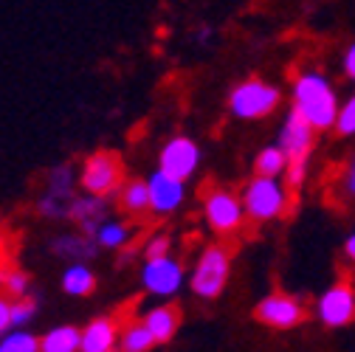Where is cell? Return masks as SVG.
<instances>
[{
    "label": "cell",
    "instance_id": "1",
    "mask_svg": "<svg viewBox=\"0 0 355 352\" xmlns=\"http://www.w3.org/2000/svg\"><path fill=\"white\" fill-rule=\"evenodd\" d=\"M291 110H296L310 127H316V133L333 130L341 105L336 85L327 79V73L313 68L296 73L291 85Z\"/></svg>",
    "mask_w": 355,
    "mask_h": 352
},
{
    "label": "cell",
    "instance_id": "2",
    "mask_svg": "<svg viewBox=\"0 0 355 352\" xmlns=\"http://www.w3.org/2000/svg\"><path fill=\"white\" fill-rule=\"evenodd\" d=\"M243 203L248 220L257 223H271L291 211L293 206V189L285 178H271V175H254L243 186Z\"/></svg>",
    "mask_w": 355,
    "mask_h": 352
},
{
    "label": "cell",
    "instance_id": "3",
    "mask_svg": "<svg viewBox=\"0 0 355 352\" xmlns=\"http://www.w3.org/2000/svg\"><path fill=\"white\" fill-rule=\"evenodd\" d=\"M277 144L288 155L285 181L291 184V189H299L304 184V178H307L310 155H313V147H316V127H310L296 110H291L285 116V121H282Z\"/></svg>",
    "mask_w": 355,
    "mask_h": 352
},
{
    "label": "cell",
    "instance_id": "4",
    "mask_svg": "<svg viewBox=\"0 0 355 352\" xmlns=\"http://www.w3.org/2000/svg\"><path fill=\"white\" fill-rule=\"evenodd\" d=\"M279 102H282L279 87L259 79V76L243 79L229 94V110L240 121H259L265 116H271L279 107Z\"/></svg>",
    "mask_w": 355,
    "mask_h": 352
},
{
    "label": "cell",
    "instance_id": "5",
    "mask_svg": "<svg viewBox=\"0 0 355 352\" xmlns=\"http://www.w3.org/2000/svg\"><path fill=\"white\" fill-rule=\"evenodd\" d=\"M232 276V254L223 245H209L195 259V268L189 274V288L198 299H217L226 290Z\"/></svg>",
    "mask_w": 355,
    "mask_h": 352
},
{
    "label": "cell",
    "instance_id": "6",
    "mask_svg": "<svg viewBox=\"0 0 355 352\" xmlns=\"http://www.w3.org/2000/svg\"><path fill=\"white\" fill-rule=\"evenodd\" d=\"M121 184H124V166H121L119 152L99 150L85 158L82 172H79V186L87 195L110 197V195H119Z\"/></svg>",
    "mask_w": 355,
    "mask_h": 352
},
{
    "label": "cell",
    "instance_id": "7",
    "mask_svg": "<svg viewBox=\"0 0 355 352\" xmlns=\"http://www.w3.org/2000/svg\"><path fill=\"white\" fill-rule=\"evenodd\" d=\"M203 217H206V223L211 226L214 234H220V237L237 234L245 223V217H248L243 195H237L232 189H223V186H211L203 195Z\"/></svg>",
    "mask_w": 355,
    "mask_h": 352
},
{
    "label": "cell",
    "instance_id": "8",
    "mask_svg": "<svg viewBox=\"0 0 355 352\" xmlns=\"http://www.w3.org/2000/svg\"><path fill=\"white\" fill-rule=\"evenodd\" d=\"M316 313H319V322L324 327L352 324L355 322V288L347 279L330 285L316 301Z\"/></svg>",
    "mask_w": 355,
    "mask_h": 352
},
{
    "label": "cell",
    "instance_id": "9",
    "mask_svg": "<svg viewBox=\"0 0 355 352\" xmlns=\"http://www.w3.org/2000/svg\"><path fill=\"white\" fill-rule=\"evenodd\" d=\"M254 313L271 330H293L304 322V304L291 293H268L257 304Z\"/></svg>",
    "mask_w": 355,
    "mask_h": 352
},
{
    "label": "cell",
    "instance_id": "10",
    "mask_svg": "<svg viewBox=\"0 0 355 352\" xmlns=\"http://www.w3.org/2000/svg\"><path fill=\"white\" fill-rule=\"evenodd\" d=\"M141 282H144V290L153 293V296H175L184 285V265L178 262L175 256H153L144 262L141 268Z\"/></svg>",
    "mask_w": 355,
    "mask_h": 352
},
{
    "label": "cell",
    "instance_id": "11",
    "mask_svg": "<svg viewBox=\"0 0 355 352\" xmlns=\"http://www.w3.org/2000/svg\"><path fill=\"white\" fill-rule=\"evenodd\" d=\"M200 166V147L189 139V136H175L164 144L161 155H158V169L169 172L172 178L189 181Z\"/></svg>",
    "mask_w": 355,
    "mask_h": 352
},
{
    "label": "cell",
    "instance_id": "12",
    "mask_svg": "<svg viewBox=\"0 0 355 352\" xmlns=\"http://www.w3.org/2000/svg\"><path fill=\"white\" fill-rule=\"evenodd\" d=\"M147 186H150V214H155V217H166L175 209H181V203L187 197V181L172 178L164 169H155L150 175Z\"/></svg>",
    "mask_w": 355,
    "mask_h": 352
},
{
    "label": "cell",
    "instance_id": "13",
    "mask_svg": "<svg viewBox=\"0 0 355 352\" xmlns=\"http://www.w3.org/2000/svg\"><path fill=\"white\" fill-rule=\"evenodd\" d=\"M119 333L121 327L116 324V319H94L82 330V349L79 352H116L119 349Z\"/></svg>",
    "mask_w": 355,
    "mask_h": 352
},
{
    "label": "cell",
    "instance_id": "14",
    "mask_svg": "<svg viewBox=\"0 0 355 352\" xmlns=\"http://www.w3.org/2000/svg\"><path fill=\"white\" fill-rule=\"evenodd\" d=\"M141 322L150 327V333L155 335L158 344H166L172 341V335L178 333V327H181V310H178L175 304H155L150 307V310L141 316Z\"/></svg>",
    "mask_w": 355,
    "mask_h": 352
},
{
    "label": "cell",
    "instance_id": "15",
    "mask_svg": "<svg viewBox=\"0 0 355 352\" xmlns=\"http://www.w3.org/2000/svg\"><path fill=\"white\" fill-rule=\"evenodd\" d=\"M107 197H96V195H87V197H82V200H73L71 203V217L79 223V229L82 231H87V234H96V229L105 223V209H107V203H105Z\"/></svg>",
    "mask_w": 355,
    "mask_h": 352
},
{
    "label": "cell",
    "instance_id": "16",
    "mask_svg": "<svg viewBox=\"0 0 355 352\" xmlns=\"http://www.w3.org/2000/svg\"><path fill=\"white\" fill-rule=\"evenodd\" d=\"M119 209L130 217H141L150 211V186L147 181H124L119 189Z\"/></svg>",
    "mask_w": 355,
    "mask_h": 352
},
{
    "label": "cell",
    "instance_id": "17",
    "mask_svg": "<svg viewBox=\"0 0 355 352\" xmlns=\"http://www.w3.org/2000/svg\"><path fill=\"white\" fill-rule=\"evenodd\" d=\"M155 335L150 333V327L136 319V322H127L119 333V352H150L155 346Z\"/></svg>",
    "mask_w": 355,
    "mask_h": 352
},
{
    "label": "cell",
    "instance_id": "18",
    "mask_svg": "<svg viewBox=\"0 0 355 352\" xmlns=\"http://www.w3.org/2000/svg\"><path fill=\"white\" fill-rule=\"evenodd\" d=\"M82 349V330L62 324L49 330L40 338V352H79Z\"/></svg>",
    "mask_w": 355,
    "mask_h": 352
},
{
    "label": "cell",
    "instance_id": "19",
    "mask_svg": "<svg viewBox=\"0 0 355 352\" xmlns=\"http://www.w3.org/2000/svg\"><path fill=\"white\" fill-rule=\"evenodd\" d=\"M94 288H96V276L87 265H82V262H73L62 274V290L71 296H87V293H94Z\"/></svg>",
    "mask_w": 355,
    "mask_h": 352
},
{
    "label": "cell",
    "instance_id": "20",
    "mask_svg": "<svg viewBox=\"0 0 355 352\" xmlns=\"http://www.w3.org/2000/svg\"><path fill=\"white\" fill-rule=\"evenodd\" d=\"M254 166H257V175H271V178H285L288 172V155L282 152L279 144H271L257 152L254 158Z\"/></svg>",
    "mask_w": 355,
    "mask_h": 352
},
{
    "label": "cell",
    "instance_id": "21",
    "mask_svg": "<svg viewBox=\"0 0 355 352\" xmlns=\"http://www.w3.org/2000/svg\"><path fill=\"white\" fill-rule=\"evenodd\" d=\"M130 240V229L121 223V220H105V223L96 229V245L102 248H121Z\"/></svg>",
    "mask_w": 355,
    "mask_h": 352
},
{
    "label": "cell",
    "instance_id": "22",
    "mask_svg": "<svg viewBox=\"0 0 355 352\" xmlns=\"http://www.w3.org/2000/svg\"><path fill=\"white\" fill-rule=\"evenodd\" d=\"M0 352H40V338L26 330H12L0 335Z\"/></svg>",
    "mask_w": 355,
    "mask_h": 352
},
{
    "label": "cell",
    "instance_id": "23",
    "mask_svg": "<svg viewBox=\"0 0 355 352\" xmlns=\"http://www.w3.org/2000/svg\"><path fill=\"white\" fill-rule=\"evenodd\" d=\"M336 133L338 136H344V139H349V136H355V94L341 105V110H338V118H336Z\"/></svg>",
    "mask_w": 355,
    "mask_h": 352
},
{
    "label": "cell",
    "instance_id": "24",
    "mask_svg": "<svg viewBox=\"0 0 355 352\" xmlns=\"http://www.w3.org/2000/svg\"><path fill=\"white\" fill-rule=\"evenodd\" d=\"M37 313V301L31 296H23V299H12V324L15 327H23L26 322H31Z\"/></svg>",
    "mask_w": 355,
    "mask_h": 352
},
{
    "label": "cell",
    "instance_id": "25",
    "mask_svg": "<svg viewBox=\"0 0 355 352\" xmlns=\"http://www.w3.org/2000/svg\"><path fill=\"white\" fill-rule=\"evenodd\" d=\"M3 290H6V296L9 299H23V296H28V276L23 274V271H6V276H3Z\"/></svg>",
    "mask_w": 355,
    "mask_h": 352
},
{
    "label": "cell",
    "instance_id": "26",
    "mask_svg": "<svg viewBox=\"0 0 355 352\" xmlns=\"http://www.w3.org/2000/svg\"><path fill=\"white\" fill-rule=\"evenodd\" d=\"M57 251L62 256H91V243H85L79 237H65V240H57Z\"/></svg>",
    "mask_w": 355,
    "mask_h": 352
},
{
    "label": "cell",
    "instance_id": "27",
    "mask_svg": "<svg viewBox=\"0 0 355 352\" xmlns=\"http://www.w3.org/2000/svg\"><path fill=\"white\" fill-rule=\"evenodd\" d=\"M169 248H172L169 234L158 231V234H153V237L147 240V245H144V256H147V259H153V256H166V254H169Z\"/></svg>",
    "mask_w": 355,
    "mask_h": 352
},
{
    "label": "cell",
    "instance_id": "28",
    "mask_svg": "<svg viewBox=\"0 0 355 352\" xmlns=\"http://www.w3.org/2000/svg\"><path fill=\"white\" fill-rule=\"evenodd\" d=\"M9 327H15L12 324V301L9 299H0V335H6Z\"/></svg>",
    "mask_w": 355,
    "mask_h": 352
},
{
    "label": "cell",
    "instance_id": "29",
    "mask_svg": "<svg viewBox=\"0 0 355 352\" xmlns=\"http://www.w3.org/2000/svg\"><path fill=\"white\" fill-rule=\"evenodd\" d=\"M341 192H344V197H355V158L347 166V175H344V181H341Z\"/></svg>",
    "mask_w": 355,
    "mask_h": 352
},
{
    "label": "cell",
    "instance_id": "30",
    "mask_svg": "<svg viewBox=\"0 0 355 352\" xmlns=\"http://www.w3.org/2000/svg\"><path fill=\"white\" fill-rule=\"evenodd\" d=\"M344 73H347V79L349 82H355V42L347 49V54H344Z\"/></svg>",
    "mask_w": 355,
    "mask_h": 352
},
{
    "label": "cell",
    "instance_id": "31",
    "mask_svg": "<svg viewBox=\"0 0 355 352\" xmlns=\"http://www.w3.org/2000/svg\"><path fill=\"white\" fill-rule=\"evenodd\" d=\"M344 256H347V259L352 262V265H355V231L344 240Z\"/></svg>",
    "mask_w": 355,
    "mask_h": 352
},
{
    "label": "cell",
    "instance_id": "32",
    "mask_svg": "<svg viewBox=\"0 0 355 352\" xmlns=\"http://www.w3.org/2000/svg\"><path fill=\"white\" fill-rule=\"evenodd\" d=\"M3 276H6V259L0 254V285H3Z\"/></svg>",
    "mask_w": 355,
    "mask_h": 352
}]
</instances>
